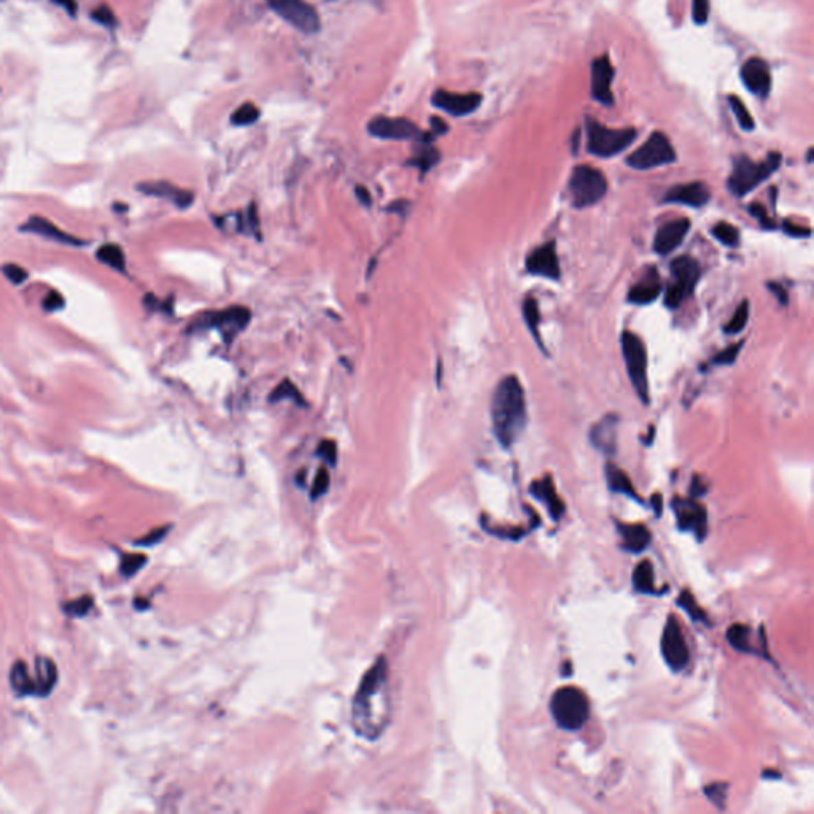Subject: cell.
I'll return each mask as SVG.
<instances>
[{
	"label": "cell",
	"mask_w": 814,
	"mask_h": 814,
	"mask_svg": "<svg viewBox=\"0 0 814 814\" xmlns=\"http://www.w3.org/2000/svg\"><path fill=\"white\" fill-rule=\"evenodd\" d=\"M388 681V663L384 657H379L366 671L356 690L350 722L356 735L364 740H377L390 724L391 696Z\"/></svg>",
	"instance_id": "cell-1"
},
{
	"label": "cell",
	"mask_w": 814,
	"mask_h": 814,
	"mask_svg": "<svg viewBox=\"0 0 814 814\" xmlns=\"http://www.w3.org/2000/svg\"><path fill=\"white\" fill-rule=\"evenodd\" d=\"M525 390L516 375H506L492 398V425L498 442L509 449L527 426Z\"/></svg>",
	"instance_id": "cell-2"
},
{
	"label": "cell",
	"mask_w": 814,
	"mask_h": 814,
	"mask_svg": "<svg viewBox=\"0 0 814 814\" xmlns=\"http://www.w3.org/2000/svg\"><path fill=\"white\" fill-rule=\"evenodd\" d=\"M782 162L781 153L771 151L765 161L754 162L747 156H738L734 162V170L729 177L727 186L730 192L736 197L746 196L747 192L756 190L762 182L780 169Z\"/></svg>",
	"instance_id": "cell-3"
},
{
	"label": "cell",
	"mask_w": 814,
	"mask_h": 814,
	"mask_svg": "<svg viewBox=\"0 0 814 814\" xmlns=\"http://www.w3.org/2000/svg\"><path fill=\"white\" fill-rule=\"evenodd\" d=\"M551 712L563 730L582 729L590 714L587 695L574 685L560 687L551 700Z\"/></svg>",
	"instance_id": "cell-4"
},
{
	"label": "cell",
	"mask_w": 814,
	"mask_h": 814,
	"mask_svg": "<svg viewBox=\"0 0 814 814\" xmlns=\"http://www.w3.org/2000/svg\"><path fill=\"white\" fill-rule=\"evenodd\" d=\"M585 127H587V150L598 157H613L619 155L625 148H628L638 135V131L633 127L609 129L590 116L585 118Z\"/></svg>",
	"instance_id": "cell-5"
},
{
	"label": "cell",
	"mask_w": 814,
	"mask_h": 814,
	"mask_svg": "<svg viewBox=\"0 0 814 814\" xmlns=\"http://www.w3.org/2000/svg\"><path fill=\"white\" fill-rule=\"evenodd\" d=\"M608 192V180L602 170L581 164L574 167L568 180V195L576 208H585L600 202Z\"/></svg>",
	"instance_id": "cell-6"
},
{
	"label": "cell",
	"mask_w": 814,
	"mask_h": 814,
	"mask_svg": "<svg viewBox=\"0 0 814 814\" xmlns=\"http://www.w3.org/2000/svg\"><path fill=\"white\" fill-rule=\"evenodd\" d=\"M622 355L627 364V371L635 388V393L643 401V404L650 403L649 380H648V350L639 336L632 331H624L620 336Z\"/></svg>",
	"instance_id": "cell-7"
},
{
	"label": "cell",
	"mask_w": 814,
	"mask_h": 814,
	"mask_svg": "<svg viewBox=\"0 0 814 814\" xmlns=\"http://www.w3.org/2000/svg\"><path fill=\"white\" fill-rule=\"evenodd\" d=\"M670 274L671 278L665 292V305L670 309H678L694 293L700 278V264L695 258L684 254L671 263Z\"/></svg>",
	"instance_id": "cell-8"
},
{
	"label": "cell",
	"mask_w": 814,
	"mask_h": 814,
	"mask_svg": "<svg viewBox=\"0 0 814 814\" xmlns=\"http://www.w3.org/2000/svg\"><path fill=\"white\" fill-rule=\"evenodd\" d=\"M674 161L676 151L673 148V145H671L668 137H666L663 132L659 131L652 132V134L649 135V139L646 140L638 150H635L632 155H628L627 160H625L627 166L636 170L655 169V167L671 164V162Z\"/></svg>",
	"instance_id": "cell-9"
},
{
	"label": "cell",
	"mask_w": 814,
	"mask_h": 814,
	"mask_svg": "<svg viewBox=\"0 0 814 814\" xmlns=\"http://www.w3.org/2000/svg\"><path fill=\"white\" fill-rule=\"evenodd\" d=\"M252 314L247 307H229L225 310H218V312H208L204 314L196 322L191 323V331H202V329H218L223 334L228 342L232 340L239 333H242L250 323Z\"/></svg>",
	"instance_id": "cell-10"
},
{
	"label": "cell",
	"mask_w": 814,
	"mask_h": 814,
	"mask_svg": "<svg viewBox=\"0 0 814 814\" xmlns=\"http://www.w3.org/2000/svg\"><path fill=\"white\" fill-rule=\"evenodd\" d=\"M269 8L302 34H317L322 28L317 10L305 0H266Z\"/></svg>",
	"instance_id": "cell-11"
},
{
	"label": "cell",
	"mask_w": 814,
	"mask_h": 814,
	"mask_svg": "<svg viewBox=\"0 0 814 814\" xmlns=\"http://www.w3.org/2000/svg\"><path fill=\"white\" fill-rule=\"evenodd\" d=\"M368 132L373 137L384 140H424L432 139L431 134H426L417 126L414 121L407 118H390V116H374L368 123Z\"/></svg>",
	"instance_id": "cell-12"
},
{
	"label": "cell",
	"mask_w": 814,
	"mask_h": 814,
	"mask_svg": "<svg viewBox=\"0 0 814 814\" xmlns=\"http://www.w3.org/2000/svg\"><path fill=\"white\" fill-rule=\"evenodd\" d=\"M661 655L673 671H683L689 663V649L678 619L670 615L661 635Z\"/></svg>",
	"instance_id": "cell-13"
},
{
	"label": "cell",
	"mask_w": 814,
	"mask_h": 814,
	"mask_svg": "<svg viewBox=\"0 0 814 814\" xmlns=\"http://www.w3.org/2000/svg\"><path fill=\"white\" fill-rule=\"evenodd\" d=\"M671 506H673L681 530L694 533L700 541L705 539L706 533H708V512L703 505L696 501V498L676 496Z\"/></svg>",
	"instance_id": "cell-14"
},
{
	"label": "cell",
	"mask_w": 814,
	"mask_h": 814,
	"mask_svg": "<svg viewBox=\"0 0 814 814\" xmlns=\"http://www.w3.org/2000/svg\"><path fill=\"white\" fill-rule=\"evenodd\" d=\"M431 104L452 116H466L476 111L482 104L479 93H450L446 89H436L431 96Z\"/></svg>",
	"instance_id": "cell-15"
},
{
	"label": "cell",
	"mask_w": 814,
	"mask_h": 814,
	"mask_svg": "<svg viewBox=\"0 0 814 814\" xmlns=\"http://www.w3.org/2000/svg\"><path fill=\"white\" fill-rule=\"evenodd\" d=\"M742 85L752 94L765 99L771 89V74L770 67L765 60L760 58L747 59L740 70Z\"/></svg>",
	"instance_id": "cell-16"
},
{
	"label": "cell",
	"mask_w": 814,
	"mask_h": 814,
	"mask_svg": "<svg viewBox=\"0 0 814 814\" xmlns=\"http://www.w3.org/2000/svg\"><path fill=\"white\" fill-rule=\"evenodd\" d=\"M527 271L533 274V276L546 277L551 280H558L562 277L556 242L544 243V245L538 247L536 250L528 254Z\"/></svg>",
	"instance_id": "cell-17"
},
{
	"label": "cell",
	"mask_w": 814,
	"mask_h": 814,
	"mask_svg": "<svg viewBox=\"0 0 814 814\" xmlns=\"http://www.w3.org/2000/svg\"><path fill=\"white\" fill-rule=\"evenodd\" d=\"M613 80V63L608 56H600L592 64V98L606 107L614 105V94L610 89Z\"/></svg>",
	"instance_id": "cell-18"
},
{
	"label": "cell",
	"mask_w": 814,
	"mask_h": 814,
	"mask_svg": "<svg viewBox=\"0 0 814 814\" xmlns=\"http://www.w3.org/2000/svg\"><path fill=\"white\" fill-rule=\"evenodd\" d=\"M21 231L29 232V234H35V236H40V237H45V239H48V241L64 243V245H70V247L86 245L85 241H80L78 237H75V236H72V234L63 231V229L56 226L53 221H50V220H47V218H43L40 215H34V217H30L28 221H24L23 226H21Z\"/></svg>",
	"instance_id": "cell-19"
},
{
	"label": "cell",
	"mask_w": 814,
	"mask_h": 814,
	"mask_svg": "<svg viewBox=\"0 0 814 814\" xmlns=\"http://www.w3.org/2000/svg\"><path fill=\"white\" fill-rule=\"evenodd\" d=\"M711 199V191L703 182L685 183L670 188L663 197L665 204H683V206L700 208Z\"/></svg>",
	"instance_id": "cell-20"
},
{
	"label": "cell",
	"mask_w": 814,
	"mask_h": 814,
	"mask_svg": "<svg viewBox=\"0 0 814 814\" xmlns=\"http://www.w3.org/2000/svg\"><path fill=\"white\" fill-rule=\"evenodd\" d=\"M690 231V221L687 218L674 220L661 226L654 239V250L659 254H670L684 242Z\"/></svg>",
	"instance_id": "cell-21"
},
{
	"label": "cell",
	"mask_w": 814,
	"mask_h": 814,
	"mask_svg": "<svg viewBox=\"0 0 814 814\" xmlns=\"http://www.w3.org/2000/svg\"><path fill=\"white\" fill-rule=\"evenodd\" d=\"M620 417L609 414L593 425L590 431V442L595 449L606 455H614L617 449V431Z\"/></svg>",
	"instance_id": "cell-22"
},
{
	"label": "cell",
	"mask_w": 814,
	"mask_h": 814,
	"mask_svg": "<svg viewBox=\"0 0 814 814\" xmlns=\"http://www.w3.org/2000/svg\"><path fill=\"white\" fill-rule=\"evenodd\" d=\"M137 190L144 192V195L162 197V199L174 202L175 206L180 207V208H188L192 204V201H195V195H192L191 191L183 190V188H178L175 185H172V183H169V182H162V180L139 183Z\"/></svg>",
	"instance_id": "cell-23"
},
{
	"label": "cell",
	"mask_w": 814,
	"mask_h": 814,
	"mask_svg": "<svg viewBox=\"0 0 814 814\" xmlns=\"http://www.w3.org/2000/svg\"><path fill=\"white\" fill-rule=\"evenodd\" d=\"M661 293V282L657 274V269H650L644 277L636 282L632 289L628 292V302L646 305L649 302H654Z\"/></svg>",
	"instance_id": "cell-24"
},
{
	"label": "cell",
	"mask_w": 814,
	"mask_h": 814,
	"mask_svg": "<svg viewBox=\"0 0 814 814\" xmlns=\"http://www.w3.org/2000/svg\"><path fill=\"white\" fill-rule=\"evenodd\" d=\"M530 493L534 498H538L539 501H542L544 505L547 506L553 520H558V518L564 514V505H563L562 498L557 495L556 485H553V481H552L551 476H546L541 481L533 482L531 487H530Z\"/></svg>",
	"instance_id": "cell-25"
},
{
	"label": "cell",
	"mask_w": 814,
	"mask_h": 814,
	"mask_svg": "<svg viewBox=\"0 0 814 814\" xmlns=\"http://www.w3.org/2000/svg\"><path fill=\"white\" fill-rule=\"evenodd\" d=\"M35 676H32L34 695L47 696L58 681V668L53 660L40 657L35 663Z\"/></svg>",
	"instance_id": "cell-26"
},
{
	"label": "cell",
	"mask_w": 814,
	"mask_h": 814,
	"mask_svg": "<svg viewBox=\"0 0 814 814\" xmlns=\"http://www.w3.org/2000/svg\"><path fill=\"white\" fill-rule=\"evenodd\" d=\"M620 536L624 539V549L628 552L639 553L646 551L650 542V531L643 523H619Z\"/></svg>",
	"instance_id": "cell-27"
},
{
	"label": "cell",
	"mask_w": 814,
	"mask_h": 814,
	"mask_svg": "<svg viewBox=\"0 0 814 814\" xmlns=\"http://www.w3.org/2000/svg\"><path fill=\"white\" fill-rule=\"evenodd\" d=\"M633 587L636 592L643 595H660L661 590L655 585L654 566L649 560H643L636 564L633 571Z\"/></svg>",
	"instance_id": "cell-28"
},
{
	"label": "cell",
	"mask_w": 814,
	"mask_h": 814,
	"mask_svg": "<svg viewBox=\"0 0 814 814\" xmlns=\"http://www.w3.org/2000/svg\"><path fill=\"white\" fill-rule=\"evenodd\" d=\"M439 160L441 155L439 151L432 146V139H424L419 140V146H417L414 156L410 157L409 164L420 169L421 172H428L439 162Z\"/></svg>",
	"instance_id": "cell-29"
},
{
	"label": "cell",
	"mask_w": 814,
	"mask_h": 814,
	"mask_svg": "<svg viewBox=\"0 0 814 814\" xmlns=\"http://www.w3.org/2000/svg\"><path fill=\"white\" fill-rule=\"evenodd\" d=\"M606 479H608V485L613 492L622 493V495H627L630 498H633V500L641 501L638 493L635 492L633 483H632V481H630V477L625 474L620 468L613 465V463L606 465Z\"/></svg>",
	"instance_id": "cell-30"
},
{
	"label": "cell",
	"mask_w": 814,
	"mask_h": 814,
	"mask_svg": "<svg viewBox=\"0 0 814 814\" xmlns=\"http://www.w3.org/2000/svg\"><path fill=\"white\" fill-rule=\"evenodd\" d=\"M96 256H98L99 261L104 263L105 266L115 269V271H118L121 274L126 272L124 252L123 248L116 245V243H104V245H100L98 248Z\"/></svg>",
	"instance_id": "cell-31"
},
{
	"label": "cell",
	"mask_w": 814,
	"mask_h": 814,
	"mask_svg": "<svg viewBox=\"0 0 814 814\" xmlns=\"http://www.w3.org/2000/svg\"><path fill=\"white\" fill-rule=\"evenodd\" d=\"M523 318H525L528 329H530L533 339L536 340L539 349H541L542 352H546V347H544L542 339H541V333H539V323H541L539 304L534 298H528V299H525V302H523Z\"/></svg>",
	"instance_id": "cell-32"
},
{
	"label": "cell",
	"mask_w": 814,
	"mask_h": 814,
	"mask_svg": "<svg viewBox=\"0 0 814 814\" xmlns=\"http://www.w3.org/2000/svg\"><path fill=\"white\" fill-rule=\"evenodd\" d=\"M10 681H12V687L16 690L18 695H34L32 676L29 673L28 665H24L21 660L13 665L12 673H10Z\"/></svg>",
	"instance_id": "cell-33"
},
{
	"label": "cell",
	"mask_w": 814,
	"mask_h": 814,
	"mask_svg": "<svg viewBox=\"0 0 814 814\" xmlns=\"http://www.w3.org/2000/svg\"><path fill=\"white\" fill-rule=\"evenodd\" d=\"M259 116H261V111L253 102H243L241 107L234 110V113L231 115V123L239 127L252 126L259 120Z\"/></svg>",
	"instance_id": "cell-34"
},
{
	"label": "cell",
	"mask_w": 814,
	"mask_h": 814,
	"mask_svg": "<svg viewBox=\"0 0 814 814\" xmlns=\"http://www.w3.org/2000/svg\"><path fill=\"white\" fill-rule=\"evenodd\" d=\"M280 399H293L296 404L305 406V403H304L305 399L302 398V395L299 393L296 385H294L289 379H285V380L280 382L276 388H274L272 393L269 395V401H272V403H277V401H280Z\"/></svg>",
	"instance_id": "cell-35"
},
{
	"label": "cell",
	"mask_w": 814,
	"mask_h": 814,
	"mask_svg": "<svg viewBox=\"0 0 814 814\" xmlns=\"http://www.w3.org/2000/svg\"><path fill=\"white\" fill-rule=\"evenodd\" d=\"M711 232H712V236H714V239H717L722 245H727V247L740 245V231H738L734 225H730V223H725V221L717 223V225L711 229Z\"/></svg>",
	"instance_id": "cell-36"
},
{
	"label": "cell",
	"mask_w": 814,
	"mask_h": 814,
	"mask_svg": "<svg viewBox=\"0 0 814 814\" xmlns=\"http://www.w3.org/2000/svg\"><path fill=\"white\" fill-rule=\"evenodd\" d=\"M749 635H751V630L749 627H746V625L742 624H735L732 625V627L727 630V639H729V643L734 646L736 650H741V652H749Z\"/></svg>",
	"instance_id": "cell-37"
},
{
	"label": "cell",
	"mask_w": 814,
	"mask_h": 814,
	"mask_svg": "<svg viewBox=\"0 0 814 814\" xmlns=\"http://www.w3.org/2000/svg\"><path fill=\"white\" fill-rule=\"evenodd\" d=\"M678 604L685 610L687 614L690 615L692 619L695 620V622H705V624H708V617H706L705 610L700 608V604L695 602L694 595H692L690 592H687V590H684V592L679 595Z\"/></svg>",
	"instance_id": "cell-38"
},
{
	"label": "cell",
	"mask_w": 814,
	"mask_h": 814,
	"mask_svg": "<svg viewBox=\"0 0 814 814\" xmlns=\"http://www.w3.org/2000/svg\"><path fill=\"white\" fill-rule=\"evenodd\" d=\"M747 320H749V302L742 301L736 307L734 317L730 318V322L724 327V331L727 334L741 333V331L745 329V327H746Z\"/></svg>",
	"instance_id": "cell-39"
},
{
	"label": "cell",
	"mask_w": 814,
	"mask_h": 814,
	"mask_svg": "<svg viewBox=\"0 0 814 814\" xmlns=\"http://www.w3.org/2000/svg\"><path fill=\"white\" fill-rule=\"evenodd\" d=\"M729 102H730L732 110H734V113H735L738 124L741 126V129L754 131L756 123H754V120H752L749 111H747L746 105L742 104V100L740 98H736V96H729Z\"/></svg>",
	"instance_id": "cell-40"
},
{
	"label": "cell",
	"mask_w": 814,
	"mask_h": 814,
	"mask_svg": "<svg viewBox=\"0 0 814 814\" xmlns=\"http://www.w3.org/2000/svg\"><path fill=\"white\" fill-rule=\"evenodd\" d=\"M146 563V557L142 553H124L121 558V573L124 576H134L139 569Z\"/></svg>",
	"instance_id": "cell-41"
},
{
	"label": "cell",
	"mask_w": 814,
	"mask_h": 814,
	"mask_svg": "<svg viewBox=\"0 0 814 814\" xmlns=\"http://www.w3.org/2000/svg\"><path fill=\"white\" fill-rule=\"evenodd\" d=\"M727 792H729V786L724 784V782H714V784H711L705 789L706 797H708L711 803H714L719 810H724L725 808Z\"/></svg>",
	"instance_id": "cell-42"
},
{
	"label": "cell",
	"mask_w": 814,
	"mask_h": 814,
	"mask_svg": "<svg viewBox=\"0 0 814 814\" xmlns=\"http://www.w3.org/2000/svg\"><path fill=\"white\" fill-rule=\"evenodd\" d=\"M329 482H331V479H329L328 470L327 468H320V470L317 471V474H315L312 490H310V495H312L314 500H317V498H320L328 492Z\"/></svg>",
	"instance_id": "cell-43"
},
{
	"label": "cell",
	"mask_w": 814,
	"mask_h": 814,
	"mask_svg": "<svg viewBox=\"0 0 814 814\" xmlns=\"http://www.w3.org/2000/svg\"><path fill=\"white\" fill-rule=\"evenodd\" d=\"M742 344L745 342L741 340V342L734 344V345H730V347H727L725 350H722V352H719L714 356V358H712V364H719V366L734 364L738 358V355H740V352H741Z\"/></svg>",
	"instance_id": "cell-44"
},
{
	"label": "cell",
	"mask_w": 814,
	"mask_h": 814,
	"mask_svg": "<svg viewBox=\"0 0 814 814\" xmlns=\"http://www.w3.org/2000/svg\"><path fill=\"white\" fill-rule=\"evenodd\" d=\"M91 16H93L96 23L105 25V28H113L116 24V16L109 5H99L98 8L93 10Z\"/></svg>",
	"instance_id": "cell-45"
},
{
	"label": "cell",
	"mask_w": 814,
	"mask_h": 814,
	"mask_svg": "<svg viewBox=\"0 0 814 814\" xmlns=\"http://www.w3.org/2000/svg\"><path fill=\"white\" fill-rule=\"evenodd\" d=\"M91 606H93V598L91 597H83V598H78L75 600V602H70L64 606V610L70 615H75V617H81V615L88 614Z\"/></svg>",
	"instance_id": "cell-46"
},
{
	"label": "cell",
	"mask_w": 814,
	"mask_h": 814,
	"mask_svg": "<svg viewBox=\"0 0 814 814\" xmlns=\"http://www.w3.org/2000/svg\"><path fill=\"white\" fill-rule=\"evenodd\" d=\"M710 16V0H694L692 3V18L696 25H703Z\"/></svg>",
	"instance_id": "cell-47"
},
{
	"label": "cell",
	"mask_w": 814,
	"mask_h": 814,
	"mask_svg": "<svg viewBox=\"0 0 814 814\" xmlns=\"http://www.w3.org/2000/svg\"><path fill=\"white\" fill-rule=\"evenodd\" d=\"M2 272L13 285H21L24 280L28 278V271H25L24 267L18 266V264H13V263L5 264V266L2 267Z\"/></svg>",
	"instance_id": "cell-48"
},
{
	"label": "cell",
	"mask_w": 814,
	"mask_h": 814,
	"mask_svg": "<svg viewBox=\"0 0 814 814\" xmlns=\"http://www.w3.org/2000/svg\"><path fill=\"white\" fill-rule=\"evenodd\" d=\"M318 455L323 458V460H327L331 466L336 465V461H338V447H336V442L334 441H322L318 446Z\"/></svg>",
	"instance_id": "cell-49"
},
{
	"label": "cell",
	"mask_w": 814,
	"mask_h": 814,
	"mask_svg": "<svg viewBox=\"0 0 814 814\" xmlns=\"http://www.w3.org/2000/svg\"><path fill=\"white\" fill-rule=\"evenodd\" d=\"M749 213L754 218H757V220L760 221V225L763 228H765V229H773V228H775V223H773L771 218L768 217L765 207L760 206V204H757V202L756 204H751V206H749Z\"/></svg>",
	"instance_id": "cell-50"
},
{
	"label": "cell",
	"mask_w": 814,
	"mask_h": 814,
	"mask_svg": "<svg viewBox=\"0 0 814 814\" xmlns=\"http://www.w3.org/2000/svg\"><path fill=\"white\" fill-rule=\"evenodd\" d=\"M64 305V299L63 296L58 292H51L47 298H45V304L43 307L47 312H56V310H59L60 307Z\"/></svg>",
	"instance_id": "cell-51"
},
{
	"label": "cell",
	"mask_w": 814,
	"mask_h": 814,
	"mask_svg": "<svg viewBox=\"0 0 814 814\" xmlns=\"http://www.w3.org/2000/svg\"><path fill=\"white\" fill-rule=\"evenodd\" d=\"M782 229H784L786 234H789V236H792V237H810L811 236V229L810 228L797 226V225H793V223H791V221H784V225H782Z\"/></svg>",
	"instance_id": "cell-52"
},
{
	"label": "cell",
	"mask_w": 814,
	"mask_h": 814,
	"mask_svg": "<svg viewBox=\"0 0 814 814\" xmlns=\"http://www.w3.org/2000/svg\"><path fill=\"white\" fill-rule=\"evenodd\" d=\"M430 126H431V131L434 135H444V134H447V132H449V124H447L446 121L441 118V116H431Z\"/></svg>",
	"instance_id": "cell-53"
},
{
	"label": "cell",
	"mask_w": 814,
	"mask_h": 814,
	"mask_svg": "<svg viewBox=\"0 0 814 814\" xmlns=\"http://www.w3.org/2000/svg\"><path fill=\"white\" fill-rule=\"evenodd\" d=\"M768 289L775 294L778 301H780L781 305H786L789 302V296H787V292L784 289V287H781L780 283H775V282H770L768 283Z\"/></svg>",
	"instance_id": "cell-54"
},
{
	"label": "cell",
	"mask_w": 814,
	"mask_h": 814,
	"mask_svg": "<svg viewBox=\"0 0 814 814\" xmlns=\"http://www.w3.org/2000/svg\"><path fill=\"white\" fill-rule=\"evenodd\" d=\"M167 530H169V528H167V527L160 528V530L150 533L148 536H146L145 539H142V541H139V544H146V546H151V544H155V542L160 541V539L164 538V534L167 533Z\"/></svg>",
	"instance_id": "cell-55"
},
{
	"label": "cell",
	"mask_w": 814,
	"mask_h": 814,
	"mask_svg": "<svg viewBox=\"0 0 814 814\" xmlns=\"http://www.w3.org/2000/svg\"><path fill=\"white\" fill-rule=\"evenodd\" d=\"M53 2L58 3L59 7H63L65 12L72 14V16L78 12V3H76V0H53Z\"/></svg>",
	"instance_id": "cell-56"
},
{
	"label": "cell",
	"mask_w": 814,
	"mask_h": 814,
	"mask_svg": "<svg viewBox=\"0 0 814 814\" xmlns=\"http://www.w3.org/2000/svg\"><path fill=\"white\" fill-rule=\"evenodd\" d=\"M355 192H356V197H358V201L361 204H364V206H371V202H373V199H371V192L368 191V188L356 186V191Z\"/></svg>",
	"instance_id": "cell-57"
},
{
	"label": "cell",
	"mask_w": 814,
	"mask_h": 814,
	"mask_svg": "<svg viewBox=\"0 0 814 814\" xmlns=\"http://www.w3.org/2000/svg\"><path fill=\"white\" fill-rule=\"evenodd\" d=\"M705 492H706V487L703 485V483H701V479H700V477H698V476H695L694 483H692V496H694V498H698V496H701V495H705Z\"/></svg>",
	"instance_id": "cell-58"
},
{
	"label": "cell",
	"mask_w": 814,
	"mask_h": 814,
	"mask_svg": "<svg viewBox=\"0 0 814 814\" xmlns=\"http://www.w3.org/2000/svg\"><path fill=\"white\" fill-rule=\"evenodd\" d=\"M404 207H409V202H407V201H396V202H393L388 207V210L390 212H399L401 213V212H404L403 210Z\"/></svg>",
	"instance_id": "cell-59"
},
{
	"label": "cell",
	"mask_w": 814,
	"mask_h": 814,
	"mask_svg": "<svg viewBox=\"0 0 814 814\" xmlns=\"http://www.w3.org/2000/svg\"><path fill=\"white\" fill-rule=\"evenodd\" d=\"M660 500H661L660 495H654V498H652V505H654V507H655V514H657V516H660V509H661Z\"/></svg>",
	"instance_id": "cell-60"
},
{
	"label": "cell",
	"mask_w": 814,
	"mask_h": 814,
	"mask_svg": "<svg viewBox=\"0 0 814 814\" xmlns=\"http://www.w3.org/2000/svg\"><path fill=\"white\" fill-rule=\"evenodd\" d=\"M578 145H579V131H576V134H574V146H573L574 153L578 151Z\"/></svg>",
	"instance_id": "cell-61"
},
{
	"label": "cell",
	"mask_w": 814,
	"mask_h": 814,
	"mask_svg": "<svg viewBox=\"0 0 814 814\" xmlns=\"http://www.w3.org/2000/svg\"><path fill=\"white\" fill-rule=\"evenodd\" d=\"M813 161V148L808 150V162Z\"/></svg>",
	"instance_id": "cell-62"
}]
</instances>
